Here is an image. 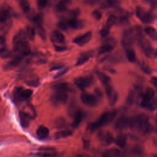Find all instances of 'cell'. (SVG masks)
Wrapping results in <instances>:
<instances>
[{
  "instance_id": "cell-53",
  "label": "cell",
  "mask_w": 157,
  "mask_h": 157,
  "mask_svg": "<svg viewBox=\"0 0 157 157\" xmlns=\"http://www.w3.org/2000/svg\"><path fill=\"white\" fill-rule=\"evenodd\" d=\"M48 2V0H37V4L40 9H44Z\"/></svg>"
},
{
  "instance_id": "cell-37",
  "label": "cell",
  "mask_w": 157,
  "mask_h": 157,
  "mask_svg": "<svg viewBox=\"0 0 157 157\" xmlns=\"http://www.w3.org/2000/svg\"><path fill=\"white\" fill-rule=\"evenodd\" d=\"M145 33L154 41H156L157 39V33L156 29L151 26H147L145 28Z\"/></svg>"
},
{
  "instance_id": "cell-7",
  "label": "cell",
  "mask_w": 157,
  "mask_h": 157,
  "mask_svg": "<svg viewBox=\"0 0 157 157\" xmlns=\"http://www.w3.org/2000/svg\"><path fill=\"white\" fill-rule=\"evenodd\" d=\"M75 85L80 90H84L91 86L94 82V78L92 75H85L77 77L74 80Z\"/></svg>"
},
{
  "instance_id": "cell-18",
  "label": "cell",
  "mask_w": 157,
  "mask_h": 157,
  "mask_svg": "<svg viewBox=\"0 0 157 157\" xmlns=\"http://www.w3.org/2000/svg\"><path fill=\"white\" fill-rule=\"evenodd\" d=\"M50 40L55 44H62L65 41L64 34L58 30H54L50 34Z\"/></svg>"
},
{
  "instance_id": "cell-48",
  "label": "cell",
  "mask_w": 157,
  "mask_h": 157,
  "mask_svg": "<svg viewBox=\"0 0 157 157\" xmlns=\"http://www.w3.org/2000/svg\"><path fill=\"white\" fill-rule=\"evenodd\" d=\"M58 27L63 30V31H66L68 28V23H67V20H66L64 19L61 20L58 23Z\"/></svg>"
},
{
  "instance_id": "cell-49",
  "label": "cell",
  "mask_w": 157,
  "mask_h": 157,
  "mask_svg": "<svg viewBox=\"0 0 157 157\" xmlns=\"http://www.w3.org/2000/svg\"><path fill=\"white\" fill-rule=\"evenodd\" d=\"M69 68L68 67H63L61 70H60L58 72H57L53 77V78H59L61 77H62L63 75H64V74H66L68 71H69Z\"/></svg>"
},
{
  "instance_id": "cell-34",
  "label": "cell",
  "mask_w": 157,
  "mask_h": 157,
  "mask_svg": "<svg viewBox=\"0 0 157 157\" xmlns=\"http://www.w3.org/2000/svg\"><path fill=\"white\" fill-rule=\"evenodd\" d=\"M73 132L71 130L69 129H63L59 131H57L55 134V139H63V138H66L67 137L71 136L72 135Z\"/></svg>"
},
{
  "instance_id": "cell-21",
  "label": "cell",
  "mask_w": 157,
  "mask_h": 157,
  "mask_svg": "<svg viewBox=\"0 0 157 157\" xmlns=\"http://www.w3.org/2000/svg\"><path fill=\"white\" fill-rule=\"evenodd\" d=\"M93 53L94 52L92 50L86 51L80 53V55H79L77 59L75 66H79L86 63L90 59V58L93 56Z\"/></svg>"
},
{
  "instance_id": "cell-24",
  "label": "cell",
  "mask_w": 157,
  "mask_h": 157,
  "mask_svg": "<svg viewBox=\"0 0 157 157\" xmlns=\"http://www.w3.org/2000/svg\"><path fill=\"white\" fill-rule=\"evenodd\" d=\"M68 26L73 29H82L84 23L83 21L77 19V18H71L67 20Z\"/></svg>"
},
{
  "instance_id": "cell-50",
  "label": "cell",
  "mask_w": 157,
  "mask_h": 157,
  "mask_svg": "<svg viewBox=\"0 0 157 157\" xmlns=\"http://www.w3.org/2000/svg\"><path fill=\"white\" fill-rule=\"evenodd\" d=\"M109 32H110V28H107L105 26L103 27L101 29L99 33H100V35L101 36V37H107L108 36L109 34Z\"/></svg>"
},
{
  "instance_id": "cell-42",
  "label": "cell",
  "mask_w": 157,
  "mask_h": 157,
  "mask_svg": "<svg viewBox=\"0 0 157 157\" xmlns=\"http://www.w3.org/2000/svg\"><path fill=\"white\" fill-rule=\"evenodd\" d=\"M143 148L139 145H136L133 146L130 151V153L135 156H140L143 154Z\"/></svg>"
},
{
  "instance_id": "cell-28",
  "label": "cell",
  "mask_w": 157,
  "mask_h": 157,
  "mask_svg": "<svg viewBox=\"0 0 157 157\" xmlns=\"http://www.w3.org/2000/svg\"><path fill=\"white\" fill-rule=\"evenodd\" d=\"M25 82L27 85L32 87H36L40 84L39 78L34 75L28 76L27 78H26Z\"/></svg>"
},
{
  "instance_id": "cell-52",
  "label": "cell",
  "mask_w": 157,
  "mask_h": 157,
  "mask_svg": "<svg viewBox=\"0 0 157 157\" xmlns=\"http://www.w3.org/2000/svg\"><path fill=\"white\" fill-rule=\"evenodd\" d=\"M140 69L146 74H150L151 73V70L150 68L144 63L140 64Z\"/></svg>"
},
{
  "instance_id": "cell-19",
  "label": "cell",
  "mask_w": 157,
  "mask_h": 157,
  "mask_svg": "<svg viewBox=\"0 0 157 157\" xmlns=\"http://www.w3.org/2000/svg\"><path fill=\"white\" fill-rule=\"evenodd\" d=\"M71 116L73 118L72 122V126L74 128H77L82 122L84 117V113L81 110L77 109Z\"/></svg>"
},
{
  "instance_id": "cell-25",
  "label": "cell",
  "mask_w": 157,
  "mask_h": 157,
  "mask_svg": "<svg viewBox=\"0 0 157 157\" xmlns=\"http://www.w3.org/2000/svg\"><path fill=\"white\" fill-rule=\"evenodd\" d=\"M115 141V144L120 148H124L127 142V135L124 133H120L116 137Z\"/></svg>"
},
{
  "instance_id": "cell-11",
  "label": "cell",
  "mask_w": 157,
  "mask_h": 157,
  "mask_svg": "<svg viewBox=\"0 0 157 157\" xmlns=\"http://www.w3.org/2000/svg\"><path fill=\"white\" fill-rule=\"evenodd\" d=\"M98 139L101 145L109 146L112 144L114 140L113 135L108 131H100L98 134Z\"/></svg>"
},
{
  "instance_id": "cell-15",
  "label": "cell",
  "mask_w": 157,
  "mask_h": 157,
  "mask_svg": "<svg viewBox=\"0 0 157 157\" xmlns=\"http://www.w3.org/2000/svg\"><path fill=\"white\" fill-rule=\"evenodd\" d=\"M129 119L125 115H121L116 120L114 124V129L117 131H122L128 127Z\"/></svg>"
},
{
  "instance_id": "cell-61",
  "label": "cell",
  "mask_w": 157,
  "mask_h": 157,
  "mask_svg": "<svg viewBox=\"0 0 157 157\" xmlns=\"http://www.w3.org/2000/svg\"><path fill=\"white\" fill-rule=\"evenodd\" d=\"M63 67H64V66L61 64H58V65H55L53 67H51L50 71H54V70H57V69H61Z\"/></svg>"
},
{
  "instance_id": "cell-23",
  "label": "cell",
  "mask_w": 157,
  "mask_h": 157,
  "mask_svg": "<svg viewBox=\"0 0 157 157\" xmlns=\"http://www.w3.org/2000/svg\"><path fill=\"white\" fill-rule=\"evenodd\" d=\"M24 57L20 56V55H15V57L10 61L9 63H7V64L4 66V69L6 70H10L12 69L14 67H17L18 65L20 64V63L22 61Z\"/></svg>"
},
{
  "instance_id": "cell-32",
  "label": "cell",
  "mask_w": 157,
  "mask_h": 157,
  "mask_svg": "<svg viewBox=\"0 0 157 157\" xmlns=\"http://www.w3.org/2000/svg\"><path fill=\"white\" fill-rule=\"evenodd\" d=\"M119 1L118 0H104L101 4V7L102 9L113 8L118 6Z\"/></svg>"
},
{
  "instance_id": "cell-59",
  "label": "cell",
  "mask_w": 157,
  "mask_h": 157,
  "mask_svg": "<svg viewBox=\"0 0 157 157\" xmlns=\"http://www.w3.org/2000/svg\"><path fill=\"white\" fill-rule=\"evenodd\" d=\"M147 1L150 4L152 10L155 8L156 6V0H147Z\"/></svg>"
},
{
  "instance_id": "cell-36",
  "label": "cell",
  "mask_w": 157,
  "mask_h": 157,
  "mask_svg": "<svg viewBox=\"0 0 157 157\" xmlns=\"http://www.w3.org/2000/svg\"><path fill=\"white\" fill-rule=\"evenodd\" d=\"M120 25H125L129 23V17L128 13L123 12V10L120 12V15L118 18H117V22Z\"/></svg>"
},
{
  "instance_id": "cell-62",
  "label": "cell",
  "mask_w": 157,
  "mask_h": 157,
  "mask_svg": "<svg viewBox=\"0 0 157 157\" xmlns=\"http://www.w3.org/2000/svg\"><path fill=\"white\" fill-rule=\"evenodd\" d=\"M89 147V142L88 141H86L85 140H83V147L85 148V149H87Z\"/></svg>"
},
{
  "instance_id": "cell-63",
  "label": "cell",
  "mask_w": 157,
  "mask_h": 157,
  "mask_svg": "<svg viewBox=\"0 0 157 157\" xmlns=\"http://www.w3.org/2000/svg\"><path fill=\"white\" fill-rule=\"evenodd\" d=\"M0 101H1V97H0Z\"/></svg>"
},
{
  "instance_id": "cell-16",
  "label": "cell",
  "mask_w": 157,
  "mask_h": 157,
  "mask_svg": "<svg viewBox=\"0 0 157 157\" xmlns=\"http://www.w3.org/2000/svg\"><path fill=\"white\" fill-rule=\"evenodd\" d=\"M92 36L93 35L91 32L88 31L84 33L82 35H80L75 37L73 39L72 42L73 43L75 44L78 46H83L84 45L88 43L91 40V39H92Z\"/></svg>"
},
{
  "instance_id": "cell-5",
  "label": "cell",
  "mask_w": 157,
  "mask_h": 157,
  "mask_svg": "<svg viewBox=\"0 0 157 157\" xmlns=\"http://www.w3.org/2000/svg\"><path fill=\"white\" fill-rule=\"evenodd\" d=\"M137 42L147 57L150 58H155L156 57V50L153 48L150 42L145 37L142 35Z\"/></svg>"
},
{
  "instance_id": "cell-38",
  "label": "cell",
  "mask_w": 157,
  "mask_h": 157,
  "mask_svg": "<svg viewBox=\"0 0 157 157\" xmlns=\"http://www.w3.org/2000/svg\"><path fill=\"white\" fill-rule=\"evenodd\" d=\"M26 32V36L28 39H29L31 40H33L35 38L36 36V29L34 27L31 26H28L26 28V29L25 30Z\"/></svg>"
},
{
  "instance_id": "cell-1",
  "label": "cell",
  "mask_w": 157,
  "mask_h": 157,
  "mask_svg": "<svg viewBox=\"0 0 157 157\" xmlns=\"http://www.w3.org/2000/svg\"><path fill=\"white\" fill-rule=\"evenodd\" d=\"M27 36L24 29L19 30L13 39V51L15 55L26 57L31 53V47L27 40Z\"/></svg>"
},
{
  "instance_id": "cell-27",
  "label": "cell",
  "mask_w": 157,
  "mask_h": 157,
  "mask_svg": "<svg viewBox=\"0 0 157 157\" xmlns=\"http://www.w3.org/2000/svg\"><path fill=\"white\" fill-rule=\"evenodd\" d=\"M49 134V129L44 126H39L36 130V135L40 139H44L48 137Z\"/></svg>"
},
{
  "instance_id": "cell-43",
  "label": "cell",
  "mask_w": 157,
  "mask_h": 157,
  "mask_svg": "<svg viewBox=\"0 0 157 157\" xmlns=\"http://www.w3.org/2000/svg\"><path fill=\"white\" fill-rule=\"evenodd\" d=\"M117 18L118 17L113 15V14H112L110 15H109V17H108L107 18V20L106 21V26L109 28H111L112 26H113L115 24L117 23Z\"/></svg>"
},
{
  "instance_id": "cell-55",
  "label": "cell",
  "mask_w": 157,
  "mask_h": 157,
  "mask_svg": "<svg viewBox=\"0 0 157 157\" xmlns=\"http://www.w3.org/2000/svg\"><path fill=\"white\" fill-rule=\"evenodd\" d=\"M70 15L72 17V18H77L80 15V10L78 8L74 9L70 11Z\"/></svg>"
},
{
  "instance_id": "cell-56",
  "label": "cell",
  "mask_w": 157,
  "mask_h": 157,
  "mask_svg": "<svg viewBox=\"0 0 157 157\" xmlns=\"http://www.w3.org/2000/svg\"><path fill=\"white\" fill-rule=\"evenodd\" d=\"M94 93L96 94V96L98 99H101L102 97V91L99 88H96L95 89V90H94Z\"/></svg>"
},
{
  "instance_id": "cell-6",
  "label": "cell",
  "mask_w": 157,
  "mask_h": 157,
  "mask_svg": "<svg viewBox=\"0 0 157 157\" xmlns=\"http://www.w3.org/2000/svg\"><path fill=\"white\" fill-rule=\"evenodd\" d=\"M31 89H24L22 87L16 88L13 93V98L16 102H20L28 100L33 94Z\"/></svg>"
},
{
  "instance_id": "cell-9",
  "label": "cell",
  "mask_w": 157,
  "mask_h": 157,
  "mask_svg": "<svg viewBox=\"0 0 157 157\" xmlns=\"http://www.w3.org/2000/svg\"><path fill=\"white\" fill-rule=\"evenodd\" d=\"M68 100L67 92L63 91H55L50 96V101L54 105L58 106L66 103Z\"/></svg>"
},
{
  "instance_id": "cell-51",
  "label": "cell",
  "mask_w": 157,
  "mask_h": 157,
  "mask_svg": "<svg viewBox=\"0 0 157 157\" xmlns=\"http://www.w3.org/2000/svg\"><path fill=\"white\" fill-rule=\"evenodd\" d=\"M92 16L96 20H100L102 17V14L99 10H94L92 12Z\"/></svg>"
},
{
  "instance_id": "cell-8",
  "label": "cell",
  "mask_w": 157,
  "mask_h": 157,
  "mask_svg": "<svg viewBox=\"0 0 157 157\" xmlns=\"http://www.w3.org/2000/svg\"><path fill=\"white\" fill-rule=\"evenodd\" d=\"M136 13L137 18L144 23H152L155 20V15L153 13L147 12L140 6L136 7Z\"/></svg>"
},
{
  "instance_id": "cell-39",
  "label": "cell",
  "mask_w": 157,
  "mask_h": 157,
  "mask_svg": "<svg viewBox=\"0 0 157 157\" xmlns=\"http://www.w3.org/2000/svg\"><path fill=\"white\" fill-rule=\"evenodd\" d=\"M33 23L35 24V25H42L44 21V15L41 13H37L33 16L31 18Z\"/></svg>"
},
{
  "instance_id": "cell-60",
  "label": "cell",
  "mask_w": 157,
  "mask_h": 157,
  "mask_svg": "<svg viewBox=\"0 0 157 157\" xmlns=\"http://www.w3.org/2000/svg\"><path fill=\"white\" fill-rule=\"evenodd\" d=\"M151 83L156 88L157 87V78L156 77L154 76V77H152L151 78Z\"/></svg>"
},
{
  "instance_id": "cell-30",
  "label": "cell",
  "mask_w": 157,
  "mask_h": 157,
  "mask_svg": "<svg viewBox=\"0 0 157 157\" xmlns=\"http://www.w3.org/2000/svg\"><path fill=\"white\" fill-rule=\"evenodd\" d=\"M114 45L105 42V43L104 44H102L98 49V53L99 55H102V54H105L109 52H110L111 51L113 50V48H114Z\"/></svg>"
},
{
  "instance_id": "cell-45",
  "label": "cell",
  "mask_w": 157,
  "mask_h": 157,
  "mask_svg": "<svg viewBox=\"0 0 157 157\" xmlns=\"http://www.w3.org/2000/svg\"><path fill=\"white\" fill-rule=\"evenodd\" d=\"M12 55L11 52L6 47V46L0 48V56L2 58H8Z\"/></svg>"
},
{
  "instance_id": "cell-54",
  "label": "cell",
  "mask_w": 157,
  "mask_h": 157,
  "mask_svg": "<svg viewBox=\"0 0 157 157\" xmlns=\"http://www.w3.org/2000/svg\"><path fill=\"white\" fill-rule=\"evenodd\" d=\"M54 49L55 51L61 52H64L67 50V47L64 45H60L58 44H54Z\"/></svg>"
},
{
  "instance_id": "cell-47",
  "label": "cell",
  "mask_w": 157,
  "mask_h": 157,
  "mask_svg": "<svg viewBox=\"0 0 157 157\" xmlns=\"http://www.w3.org/2000/svg\"><path fill=\"white\" fill-rule=\"evenodd\" d=\"M12 21H5L0 18V31L9 29L11 26Z\"/></svg>"
},
{
  "instance_id": "cell-20",
  "label": "cell",
  "mask_w": 157,
  "mask_h": 157,
  "mask_svg": "<svg viewBox=\"0 0 157 157\" xmlns=\"http://www.w3.org/2000/svg\"><path fill=\"white\" fill-rule=\"evenodd\" d=\"M33 117L31 116V115L25 111H21L19 113V119L21 126L23 128H27L29 124L30 120L33 119Z\"/></svg>"
},
{
  "instance_id": "cell-3",
  "label": "cell",
  "mask_w": 157,
  "mask_h": 157,
  "mask_svg": "<svg viewBox=\"0 0 157 157\" xmlns=\"http://www.w3.org/2000/svg\"><path fill=\"white\" fill-rule=\"evenodd\" d=\"M142 35V29L139 25H135L128 28L123 33L121 44L124 48L130 47L136 42L138 41Z\"/></svg>"
},
{
  "instance_id": "cell-44",
  "label": "cell",
  "mask_w": 157,
  "mask_h": 157,
  "mask_svg": "<svg viewBox=\"0 0 157 157\" xmlns=\"http://www.w3.org/2000/svg\"><path fill=\"white\" fill-rule=\"evenodd\" d=\"M36 31L39 34V36L40 37V38L45 40L47 38V35H46V32L45 30L44 29V28L43 27L42 25H36Z\"/></svg>"
},
{
  "instance_id": "cell-4",
  "label": "cell",
  "mask_w": 157,
  "mask_h": 157,
  "mask_svg": "<svg viewBox=\"0 0 157 157\" xmlns=\"http://www.w3.org/2000/svg\"><path fill=\"white\" fill-rule=\"evenodd\" d=\"M117 115V110H112L102 113L96 120L88 124L87 129L90 132H94L102 126L110 124Z\"/></svg>"
},
{
  "instance_id": "cell-14",
  "label": "cell",
  "mask_w": 157,
  "mask_h": 157,
  "mask_svg": "<svg viewBox=\"0 0 157 157\" xmlns=\"http://www.w3.org/2000/svg\"><path fill=\"white\" fill-rule=\"evenodd\" d=\"M142 93L141 91V88L139 87H136L134 89L131 90L127 96L126 98V104L128 105H132L134 102L137 100V97L139 98V96H142Z\"/></svg>"
},
{
  "instance_id": "cell-2",
  "label": "cell",
  "mask_w": 157,
  "mask_h": 157,
  "mask_svg": "<svg viewBox=\"0 0 157 157\" xmlns=\"http://www.w3.org/2000/svg\"><path fill=\"white\" fill-rule=\"evenodd\" d=\"M128 127L133 131H139L142 134H147L151 129L148 116L144 113H140L129 118Z\"/></svg>"
},
{
  "instance_id": "cell-40",
  "label": "cell",
  "mask_w": 157,
  "mask_h": 157,
  "mask_svg": "<svg viewBox=\"0 0 157 157\" xmlns=\"http://www.w3.org/2000/svg\"><path fill=\"white\" fill-rule=\"evenodd\" d=\"M20 6L24 13H27L30 11V4L29 0H20Z\"/></svg>"
},
{
  "instance_id": "cell-12",
  "label": "cell",
  "mask_w": 157,
  "mask_h": 157,
  "mask_svg": "<svg viewBox=\"0 0 157 157\" xmlns=\"http://www.w3.org/2000/svg\"><path fill=\"white\" fill-rule=\"evenodd\" d=\"M105 93L108 99L109 104L111 106L114 105L118 101V93L114 90L113 86L110 84L104 86Z\"/></svg>"
},
{
  "instance_id": "cell-17",
  "label": "cell",
  "mask_w": 157,
  "mask_h": 157,
  "mask_svg": "<svg viewBox=\"0 0 157 157\" xmlns=\"http://www.w3.org/2000/svg\"><path fill=\"white\" fill-rule=\"evenodd\" d=\"M39 152L36 154V156H53L57 155L55 148L49 147H42L38 149Z\"/></svg>"
},
{
  "instance_id": "cell-33",
  "label": "cell",
  "mask_w": 157,
  "mask_h": 157,
  "mask_svg": "<svg viewBox=\"0 0 157 157\" xmlns=\"http://www.w3.org/2000/svg\"><path fill=\"white\" fill-rule=\"evenodd\" d=\"M125 55L130 63H134L136 61V55L133 48L130 47L126 48Z\"/></svg>"
},
{
  "instance_id": "cell-41",
  "label": "cell",
  "mask_w": 157,
  "mask_h": 157,
  "mask_svg": "<svg viewBox=\"0 0 157 157\" xmlns=\"http://www.w3.org/2000/svg\"><path fill=\"white\" fill-rule=\"evenodd\" d=\"M54 124H55V126L56 127V128L62 129L66 126L67 122L64 118H63L62 117H58L57 119L55 120V121L54 122Z\"/></svg>"
},
{
  "instance_id": "cell-57",
  "label": "cell",
  "mask_w": 157,
  "mask_h": 157,
  "mask_svg": "<svg viewBox=\"0 0 157 157\" xmlns=\"http://www.w3.org/2000/svg\"><path fill=\"white\" fill-rule=\"evenodd\" d=\"M99 0H85L84 2L87 4H90V5H94L99 2Z\"/></svg>"
},
{
  "instance_id": "cell-22",
  "label": "cell",
  "mask_w": 157,
  "mask_h": 157,
  "mask_svg": "<svg viewBox=\"0 0 157 157\" xmlns=\"http://www.w3.org/2000/svg\"><path fill=\"white\" fill-rule=\"evenodd\" d=\"M29 61L36 64H44L47 62V58L44 54L38 52L32 55L29 59Z\"/></svg>"
},
{
  "instance_id": "cell-35",
  "label": "cell",
  "mask_w": 157,
  "mask_h": 157,
  "mask_svg": "<svg viewBox=\"0 0 157 157\" xmlns=\"http://www.w3.org/2000/svg\"><path fill=\"white\" fill-rule=\"evenodd\" d=\"M96 75H97L98 78L100 80V82L104 85V86L110 83V81H111L110 78L109 76H108L105 74H104L102 72L98 71L96 72Z\"/></svg>"
},
{
  "instance_id": "cell-46",
  "label": "cell",
  "mask_w": 157,
  "mask_h": 157,
  "mask_svg": "<svg viewBox=\"0 0 157 157\" xmlns=\"http://www.w3.org/2000/svg\"><path fill=\"white\" fill-rule=\"evenodd\" d=\"M156 107H157L156 99L155 98H154L151 101H150L148 104H147L146 105V106L145 107L144 109H146L148 110L149 111H154L156 110Z\"/></svg>"
},
{
  "instance_id": "cell-13",
  "label": "cell",
  "mask_w": 157,
  "mask_h": 157,
  "mask_svg": "<svg viewBox=\"0 0 157 157\" xmlns=\"http://www.w3.org/2000/svg\"><path fill=\"white\" fill-rule=\"evenodd\" d=\"M155 91L151 88H148L142 94V101L140 102V106L145 108L146 105L148 104L155 98Z\"/></svg>"
},
{
  "instance_id": "cell-31",
  "label": "cell",
  "mask_w": 157,
  "mask_h": 157,
  "mask_svg": "<svg viewBox=\"0 0 157 157\" xmlns=\"http://www.w3.org/2000/svg\"><path fill=\"white\" fill-rule=\"evenodd\" d=\"M120 151L116 148H110L105 150L102 154V156L104 157H115L118 156L120 155Z\"/></svg>"
},
{
  "instance_id": "cell-58",
  "label": "cell",
  "mask_w": 157,
  "mask_h": 157,
  "mask_svg": "<svg viewBox=\"0 0 157 157\" xmlns=\"http://www.w3.org/2000/svg\"><path fill=\"white\" fill-rule=\"evenodd\" d=\"M6 46V39L3 36H0V48Z\"/></svg>"
},
{
  "instance_id": "cell-26",
  "label": "cell",
  "mask_w": 157,
  "mask_h": 157,
  "mask_svg": "<svg viewBox=\"0 0 157 157\" xmlns=\"http://www.w3.org/2000/svg\"><path fill=\"white\" fill-rule=\"evenodd\" d=\"M53 89L54 91H63L68 92L71 90L70 85L67 82H58L53 85Z\"/></svg>"
},
{
  "instance_id": "cell-10",
  "label": "cell",
  "mask_w": 157,
  "mask_h": 157,
  "mask_svg": "<svg viewBox=\"0 0 157 157\" xmlns=\"http://www.w3.org/2000/svg\"><path fill=\"white\" fill-rule=\"evenodd\" d=\"M80 100L83 104L91 107L98 105L99 102V99L95 95L85 92L81 94Z\"/></svg>"
},
{
  "instance_id": "cell-29",
  "label": "cell",
  "mask_w": 157,
  "mask_h": 157,
  "mask_svg": "<svg viewBox=\"0 0 157 157\" xmlns=\"http://www.w3.org/2000/svg\"><path fill=\"white\" fill-rule=\"evenodd\" d=\"M71 1L69 0H60L55 7V9L58 12H65L68 6L70 4Z\"/></svg>"
}]
</instances>
